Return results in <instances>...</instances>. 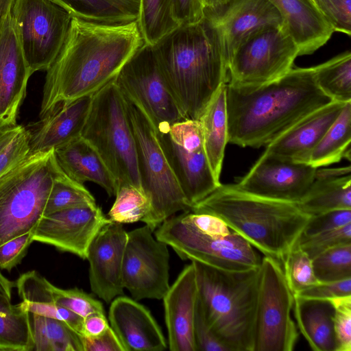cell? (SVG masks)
<instances>
[{
    "mask_svg": "<svg viewBox=\"0 0 351 351\" xmlns=\"http://www.w3.org/2000/svg\"><path fill=\"white\" fill-rule=\"evenodd\" d=\"M144 43L138 21L104 24L73 17L64 43L47 70L40 117L114 80Z\"/></svg>",
    "mask_w": 351,
    "mask_h": 351,
    "instance_id": "cell-1",
    "label": "cell"
},
{
    "mask_svg": "<svg viewBox=\"0 0 351 351\" xmlns=\"http://www.w3.org/2000/svg\"><path fill=\"white\" fill-rule=\"evenodd\" d=\"M228 143L266 146L298 121L332 101L318 87L313 67L292 68L264 84L227 82Z\"/></svg>",
    "mask_w": 351,
    "mask_h": 351,
    "instance_id": "cell-2",
    "label": "cell"
},
{
    "mask_svg": "<svg viewBox=\"0 0 351 351\" xmlns=\"http://www.w3.org/2000/svg\"><path fill=\"white\" fill-rule=\"evenodd\" d=\"M167 82L186 119L198 120L228 69L217 32L206 17L182 25L152 45Z\"/></svg>",
    "mask_w": 351,
    "mask_h": 351,
    "instance_id": "cell-3",
    "label": "cell"
},
{
    "mask_svg": "<svg viewBox=\"0 0 351 351\" xmlns=\"http://www.w3.org/2000/svg\"><path fill=\"white\" fill-rule=\"evenodd\" d=\"M190 211L219 217L265 256L281 263L297 243L310 217L297 204L258 196L235 184H222Z\"/></svg>",
    "mask_w": 351,
    "mask_h": 351,
    "instance_id": "cell-4",
    "label": "cell"
},
{
    "mask_svg": "<svg viewBox=\"0 0 351 351\" xmlns=\"http://www.w3.org/2000/svg\"><path fill=\"white\" fill-rule=\"evenodd\" d=\"M197 305L228 351H253L259 267L228 271L192 261Z\"/></svg>",
    "mask_w": 351,
    "mask_h": 351,
    "instance_id": "cell-5",
    "label": "cell"
},
{
    "mask_svg": "<svg viewBox=\"0 0 351 351\" xmlns=\"http://www.w3.org/2000/svg\"><path fill=\"white\" fill-rule=\"evenodd\" d=\"M81 136L99 153L118 186L143 190L125 99L114 80L93 94Z\"/></svg>",
    "mask_w": 351,
    "mask_h": 351,
    "instance_id": "cell-6",
    "label": "cell"
},
{
    "mask_svg": "<svg viewBox=\"0 0 351 351\" xmlns=\"http://www.w3.org/2000/svg\"><path fill=\"white\" fill-rule=\"evenodd\" d=\"M58 168L53 149L30 154L0 177V245L35 228Z\"/></svg>",
    "mask_w": 351,
    "mask_h": 351,
    "instance_id": "cell-7",
    "label": "cell"
},
{
    "mask_svg": "<svg viewBox=\"0 0 351 351\" xmlns=\"http://www.w3.org/2000/svg\"><path fill=\"white\" fill-rule=\"evenodd\" d=\"M124 97L136 143L141 184L151 205L142 221L154 231L176 213L190 211L191 208L160 147L152 122L137 104Z\"/></svg>",
    "mask_w": 351,
    "mask_h": 351,
    "instance_id": "cell-8",
    "label": "cell"
},
{
    "mask_svg": "<svg viewBox=\"0 0 351 351\" xmlns=\"http://www.w3.org/2000/svg\"><path fill=\"white\" fill-rule=\"evenodd\" d=\"M155 132L191 208L221 185L209 164L199 120L186 119L162 124L155 128Z\"/></svg>",
    "mask_w": 351,
    "mask_h": 351,
    "instance_id": "cell-9",
    "label": "cell"
},
{
    "mask_svg": "<svg viewBox=\"0 0 351 351\" xmlns=\"http://www.w3.org/2000/svg\"><path fill=\"white\" fill-rule=\"evenodd\" d=\"M154 234L184 260L228 271L256 269L261 264L262 258L256 250L239 234L232 231L226 237L206 235L184 222L180 215L164 221Z\"/></svg>",
    "mask_w": 351,
    "mask_h": 351,
    "instance_id": "cell-10",
    "label": "cell"
},
{
    "mask_svg": "<svg viewBox=\"0 0 351 351\" xmlns=\"http://www.w3.org/2000/svg\"><path fill=\"white\" fill-rule=\"evenodd\" d=\"M293 302L281 263L271 257L262 258L253 351L294 349L299 333L291 315Z\"/></svg>",
    "mask_w": 351,
    "mask_h": 351,
    "instance_id": "cell-11",
    "label": "cell"
},
{
    "mask_svg": "<svg viewBox=\"0 0 351 351\" xmlns=\"http://www.w3.org/2000/svg\"><path fill=\"white\" fill-rule=\"evenodd\" d=\"M299 56L298 48L285 23L266 25L247 37L228 63L227 82L260 84L287 74Z\"/></svg>",
    "mask_w": 351,
    "mask_h": 351,
    "instance_id": "cell-12",
    "label": "cell"
},
{
    "mask_svg": "<svg viewBox=\"0 0 351 351\" xmlns=\"http://www.w3.org/2000/svg\"><path fill=\"white\" fill-rule=\"evenodd\" d=\"M11 12L31 71H47L64 43L73 17L51 0H14Z\"/></svg>",
    "mask_w": 351,
    "mask_h": 351,
    "instance_id": "cell-13",
    "label": "cell"
},
{
    "mask_svg": "<svg viewBox=\"0 0 351 351\" xmlns=\"http://www.w3.org/2000/svg\"><path fill=\"white\" fill-rule=\"evenodd\" d=\"M114 81L122 94L143 110L154 128L186 119L167 84L152 45L145 43Z\"/></svg>",
    "mask_w": 351,
    "mask_h": 351,
    "instance_id": "cell-14",
    "label": "cell"
},
{
    "mask_svg": "<svg viewBox=\"0 0 351 351\" xmlns=\"http://www.w3.org/2000/svg\"><path fill=\"white\" fill-rule=\"evenodd\" d=\"M145 225L128 232L122 283L135 300H161L169 288L168 245Z\"/></svg>",
    "mask_w": 351,
    "mask_h": 351,
    "instance_id": "cell-15",
    "label": "cell"
},
{
    "mask_svg": "<svg viewBox=\"0 0 351 351\" xmlns=\"http://www.w3.org/2000/svg\"><path fill=\"white\" fill-rule=\"evenodd\" d=\"M316 169L263 153L235 185L258 196L298 204L312 184Z\"/></svg>",
    "mask_w": 351,
    "mask_h": 351,
    "instance_id": "cell-16",
    "label": "cell"
},
{
    "mask_svg": "<svg viewBox=\"0 0 351 351\" xmlns=\"http://www.w3.org/2000/svg\"><path fill=\"white\" fill-rule=\"evenodd\" d=\"M110 221L97 204L70 208L44 215L34 228V241L86 259L93 239Z\"/></svg>",
    "mask_w": 351,
    "mask_h": 351,
    "instance_id": "cell-17",
    "label": "cell"
},
{
    "mask_svg": "<svg viewBox=\"0 0 351 351\" xmlns=\"http://www.w3.org/2000/svg\"><path fill=\"white\" fill-rule=\"evenodd\" d=\"M29 67L10 11L0 21V124H15L25 97Z\"/></svg>",
    "mask_w": 351,
    "mask_h": 351,
    "instance_id": "cell-18",
    "label": "cell"
},
{
    "mask_svg": "<svg viewBox=\"0 0 351 351\" xmlns=\"http://www.w3.org/2000/svg\"><path fill=\"white\" fill-rule=\"evenodd\" d=\"M128 232L123 224H106L90 243L86 259L89 263L91 291L106 303L123 293L122 265Z\"/></svg>",
    "mask_w": 351,
    "mask_h": 351,
    "instance_id": "cell-19",
    "label": "cell"
},
{
    "mask_svg": "<svg viewBox=\"0 0 351 351\" xmlns=\"http://www.w3.org/2000/svg\"><path fill=\"white\" fill-rule=\"evenodd\" d=\"M204 16L217 32L228 69L233 53L247 37L266 25L283 23L280 14L269 0H235Z\"/></svg>",
    "mask_w": 351,
    "mask_h": 351,
    "instance_id": "cell-20",
    "label": "cell"
},
{
    "mask_svg": "<svg viewBox=\"0 0 351 351\" xmlns=\"http://www.w3.org/2000/svg\"><path fill=\"white\" fill-rule=\"evenodd\" d=\"M197 298L195 268L191 263L180 272L162 298L171 351H196L193 326Z\"/></svg>",
    "mask_w": 351,
    "mask_h": 351,
    "instance_id": "cell-21",
    "label": "cell"
},
{
    "mask_svg": "<svg viewBox=\"0 0 351 351\" xmlns=\"http://www.w3.org/2000/svg\"><path fill=\"white\" fill-rule=\"evenodd\" d=\"M112 328L125 351H163L167 344L149 311L137 300L119 295L108 312Z\"/></svg>",
    "mask_w": 351,
    "mask_h": 351,
    "instance_id": "cell-22",
    "label": "cell"
},
{
    "mask_svg": "<svg viewBox=\"0 0 351 351\" xmlns=\"http://www.w3.org/2000/svg\"><path fill=\"white\" fill-rule=\"evenodd\" d=\"M93 95L61 104L40 119L25 127L30 154L47 152L81 136L90 108Z\"/></svg>",
    "mask_w": 351,
    "mask_h": 351,
    "instance_id": "cell-23",
    "label": "cell"
},
{
    "mask_svg": "<svg viewBox=\"0 0 351 351\" xmlns=\"http://www.w3.org/2000/svg\"><path fill=\"white\" fill-rule=\"evenodd\" d=\"M344 105L331 101L314 110L266 145L264 153L307 164L311 152L338 117Z\"/></svg>",
    "mask_w": 351,
    "mask_h": 351,
    "instance_id": "cell-24",
    "label": "cell"
},
{
    "mask_svg": "<svg viewBox=\"0 0 351 351\" xmlns=\"http://www.w3.org/2000/svg\"><path fill=\"white\" fill-rule=\"evenodd\" d=\"M280 14L296 44L299 56L310 55L324 45L335 32L311 0H269Z\"/></svg>",
    "mask_w": 351,
    "mask_h": 351,
    "instance_id": "cell-25",
    "label": "cell"
},
{
    "mask_svg": "<svg viewBox=\"0 0 351 351\" xmlns=\"http://www.w3.org/2000/svg\"><path fill=\"white\" fill-rule=\"evenodd\" d=\"M56 162L71 179L84 184L93 182L109 196H114L117 182L97 150L82 136L53 149Z\"/></svg>",
    "mask_w": 351,
    "mask_h": 351,
    "instance_id": "cell-26",
    "label": "cell"
},
{
    "mask_svg": "<svg viewBox=\"0 0 351 351\" xmlns=\"http://www.w3.org/2000/svg\"><path fill=\"white\" fill-rule=\"evenodd\" d=\"M297 205L308 216L351 210L350 166L317 168L312 184Z\"/></svg>",
    "mask_w": 351,
    "mask_h": 351,
    "instance_id": "cell-27",
    "label": "cell"
},
{
    "mask_svg": "<svg viewBox=\"0 0 351 351\" xmlns=\"http://www.w3.org/2000/svg\"><path fill=\"white\" fill-rule=\"evenodd\" d=\"M293 310L297 327L313 350L335 351V308L329 300L294 295Z\"/></svg>",
    "mask_w": 351,
    "mask_h": 351,
    "instance_id": "cell-28",
    "label": "cell"
},
{
    "mask_svg": "<svg viewBox=\"0 0 351 351\" xmlns=\"http://www.w3.org/2000/svg\"><path fill=\"white\" fill-rule=\"evenodd\" d=\"M53 285L35 270L23 273L15 282L18 294L30 313L62 321L82 337L83 318L54 302Z\"/></svg>",
    "mask_w": 351,
    "mask_h": 351,
    "instance_id": "cell-29",
    "label": "cell"
},
{
    "mask_svg": "<svg viewBox=\"0 0 351 351\" xmlns=\"http://www.w3.org/2000/svg\"><path fill=\"white\" fill-rule=\"evenodd\" d=\"M198 120L209 164L216 179L220 181L225 148L228 143L226 84L219 88Z\"/></svg>",
    "mask_w": 351,
    "mask_h": 351,
    "instance_id": "cell-30",
    "label": "cell"
},
{
    "mask_svg": "<svg viewBox=\"0 0 351 351\" xmlns=\"http://www.w3.org/2000/svg\"><path fill=\"white\" fill-rule=\"evenodd\" d=\"M72 17L104 23L138 21L141 0H51Z\"/></svg>",
    "mask_w": 351,
    "mask_h": 351,
    "instance_id": "cell-31",
    "label": "cell"
},
{
    "mask_svg": "<svg viewBox=\"0 0 351 351\" xmlns=\"http://www.w3.org/2000/svg\"><path fill=\"white\" fill-rule=\"evenodd\" d=\"M351 102L346 103L339 115L311 152L307 164L319 168L350 160Z\"/></svg>",
    "mask_w": 351,
    "mask_h": 351,
    "instance_id": "cell-32",
    "label": "cell"
},
{
    "mask_svg": "<svg viewBox=\"0 0 351 351\" xmlns=\"http://www.w3.org/2000/svg\"><path fill=\"white\" fill-rule=\"evenodd\" d=\"M10 301L0 293V350L32 351L30 313L23 301Z\"/></svg>",
    "mask_w": 351,
    "mask_h": 351,
    "instance_id": "cell-33",
    "label": "cell"
},
{
    "mask_svg": "<svg viewBox=\"0 0 351 351\" xmlns=\"http://www.w3.org/2000/svg\"><path fill=\"white\" fill-rule=\"evenodd\" d=\"M30 323L32 351H84L82 337L66 323L34 313Z\"/></svg>",
    "mask_w": 351,
    "mask_h": 351,
    "instance_id": "cell-34",
    "label": "cell"
},
{
    "mask_svg": "<svg viewBox=\"0 0 351 351\" xmlns=\"http://www.w3.org/2000/svg\"><path fill=\"white\" fill-rule=\"evenodd\" d=\"M319 89L332 101L351 102V52L344 51L313 67Z\"/></svg>",
    "mask_w": 351,
    "mask_h": 351,
    "instance_id": "cell-35",
    "label": "cell"
},
{
    "mask_svg": "<svg viewBox=\"0 0 351 351\" xmlns=\"http://www.w3.org/2000/svg\"><path fill=\"white\" fill-rule=\"evenodd\" d=\"M138 23L145 43L151 45L179 26L173 17L171 0H141Z\"/></svg>",
    "mask_w": 351,
    "mask_h": 351,
    "instance_id": "cell-36",
    "label": "cell"
},
{
    "mask_svg": "<svg viewBox=\"0 0 351 351\" xmlns=\"http://www.w3.org/2000/svg\"><path fill=\"white\" fill-rule=\"evenodd\" d=\"M96 204L94 197L84 184L69 178L59 167L53 181L44 215L77 206Z\"/></svg>",
    "mask_w": 351,
    "mask_h": 351,
    "instance_id": "cell-37",
    "label": "cell"
},
{
    "mask_svg": "<svg viewBox=\"0 0 351 351\" xmlns=\"http://www.w3.org/2000/svg\"><path fill=\"white\" fill-rule=\"evenodd\" d=\"M115 200L108 212V219L124 224L143 221L150 210V202L144 191L132 184L117 187Z\"/></svg>",
    "mask_w": 351,
    "mask_h": 351,
    "instance_id": "cell-38",
    "label": "cell"
},
{
    "mask_svg": "<svg viewBox=\"0 0 351 351\" xmlns=\"http://www.w3.org/2000/svg\"><path fill=\"white\" fill-rule=\"evenodd\" d=\"M29 143L25 126L0 124V177L30 154Z\"/></svg>",
    "mask_w": 351,
    "mask_h": 351,
    "instance_id": "cell-39",
    "label": "cell"
},
{
    "mask_svg": "<svg viewBox=\"0 0 351 351\" xmlns=\"http://www.w3.org/2000/svg\"><path fill=\"white\" fill-rule=\"evenodd\" d=\"M312 263L319 282H333L351 278V243L325 251L313 258Z\"/></svg>",
    "mask_w": 351,
    "mask_h": 351,
    "instance_id": "cell-40",
    "label": "cell"
},
{
    "mask_svg": "<svg viewBox=\"0 0 351 351\" xmlns=\"http://www.w3.org/2000/svg\"><path fill=\"white\" fill-rule=\"evenodd\" d=\"M281 264L286 281L293 295L319 282L314 273L312 259L298 243L287 253Z\"/></svg>",
    "mask_w": 351,
    "mask_h": 351,
    "instance_id": "cell-41",
    "label": "cell"
},
{
    "mask_svg": "<svg viewBox=\"0 0 351 351\" xmlns=\"http://www.w3.org/2000/svg\"><path fill=\"white\" fill-rule=\"evenodd\" d=\"M54 302L83 319L95 313H104L102 303L77 288L69 289L52 287Z\"/></svg>",
    "mask_w": 351,
    "mask_h": 351,
    "instance_id": "cell-42",
    "label": "cell"
},
{
    "mask_svg": "<svg viewBox=\"0 0 351 351\" xmlns=\"http://www.w3.org/2000/svg\"><path fill=\"white\" fill-rule=\"evenodd\" d=\"M299 246L313 259L337 245L351 243V223L311 237H300Z\"/></svg>",
    "mask_w": 351,
    "mask_h": 351,
    "instance_id": "cell-43",
    "label": "cell"
},
{
    "mask_svg": "<svg viewBox=\"0 0 351 351\" xmlns=\"http://www.w3.org/2000/svg\"><path fill=\"white\" fill-rule=\"evenodd\" d=\"M329 301L335 308L332 321L335 351H351V295Z\"/></svg>",
    "mask_w": 351,
    "mask_h": 351,
    "instance_id": "cell-44",
    "label": "cell"
},
{
    "mask_svg": "<svg viewBox=\"0 0 351 351\" xmlns=\"http://www.w3.org/2000/svg\"><path fill=\"white\" fill-rule=\"evenodd\" d=\"M335 32L351 34V0H311Z\"/></svg>",
    "mask_w": 351,
    "mask_h": 351,
    "instance_id": "cell-45",
    "label": "cell"
},
{
    "mask_svg": "<svg viewBox=\"0 0 351 351\" xmlns=\"http://www.w3.org/2000/svg\"><path fill=\"white\" fill-rule=\"evenodd\" d=\"M351 223V210H335L310 216L301 237H308Z\"/></svg>",
    "mask_w": 351,
    "mask_h": 351,
    "instance_id": "cell-46",
    "label": "cell"
},
{
    "mask_svg": "<svg viewBox=\"0 0 351 351\" xmlns=\"http://www.w3.org/2000/svg\"><path fill=\"white\" fill-rule=\"evenodd\" d=\"M34 229L0 245V268L11 271L19 264L34 242Z\"/></svg>",
    "mask_w": 351,
    "mask_h": 351,
    "instance_id": "cell-47",
    "label": "cell"
},
{
    "mask_svg": "<svg viewBox=\"0 0 351 351\" xmlns=\"http://www.w3.org/2000/svg\"><path fill=\"white\" fill-rule=\"evenodd\" d=\"M179 215L184 222L206 235L226 237L232 232L223 220L214 215L187 211Z\"/></svg>",
    "mask_w": 351,
    "mask_h": 351,
    "instance_id": "cell-48",
    "label": "cell"
},
{
    "mask_svg": "<svg viewBox=\"0 0 351 351\" xmlns=\"http://www.w3.org/2000/svg\"><path fill=\"white\" fill-rule=\"evenodd\" d=\"M294 295L304 298L326 300L351 295V278L333 282H319L314 286Z\"/></svg>",
    "mask_w": 351,
    "mask_h": 351,
    "instance_id": "cell-49",
    "label": "cell"
},
{
    "mask_svg": "<svg viewBox=\"0 0 351 351\" xmlns=\"http://www.w3.org/2000/svg\"><path fill=\"white\" fill-rule=\"evenodd\" d=\"M193 336L196 351H228L206 324L197 303Z\"/></svg>",
    "mask_w": 351,
    "mask_h": 351,
    "instance_id": "cell-50",
    "label": "cell"
},
{
    "mask_svg": "<svg viewBox=\"0 0 351 351\" xmlns=\"http://www.w3.org/2000/svg\"><path fill=\"white\" fill-rule=\"evenodd\" d=\"M171 10L179 26L197 23L204 17L202 0H171Z\"/></svg>",
    "mask_w": 351,
    "mask_h": 351,
    "instance_id": "cell-51",
    "label": "cell"
},
{
    "mask_svg": "<svg viewBox=\"0 0 351 351\" xmlns=\"http://www.w3.org/2000/svg\"><path fill=\"white\" fill-rule=\"evenodd\" d=\"M82 342L84 351H125L110 326L104 332L97 337H82Z\"/></svg>",
    "mask_w": 351,
    "mask_h": 351,
    "instance_id": "cell-52",
    "label": "cell"
},
{
    "mask_svg": "<svg viewBox=\"0 0 351 351\" xmlns=\"http://www.w3.org/2000/svg\"><path fill=\"white\" fill-rule=\"evenodd\" d=\"M105 313H95L83 319L82 337L92 338L104 332L108 328Z\"/></svg>",
    "mask_w": 351,
    "mask_h": 351,
    "instance_id": "cell-53",
    "label": "cell"
},
{
    "mask_svg": "<svg viewBox=\"0 0 351 351\" xmlns=\"http://www.w3.org/2000/svg\"><path fill=\"white\" fill-rule=\"evenodd\" d=\"M204 14L217 12L235 0H202Z\"/></svg>",
    "mask_w": 351,
    "mask_h": 351,
    "instance_id": "cell-54",
    "label": "cell"
},
{
    "mask_svg": "<svg viewBox=\"0 0 351 351\" xmlns=\"http://www.w3.org/2000/svg\"><path fill=\"white\" fill-rule=\"evenodd\" d=\"M14 287H15V282L9 280L0 271V293L11 300Z\"/></svg>",
    "mask_w": 351,
    "mask_h": 351,
    "instance_id": "cell-55",
    "label": "cell"
},
{
    "mask_svg": "<svg viewBox=\"0 0 351 351\" xmlns=\"http://www.w3.org/2000/svg\"><path fill=\"white\" fill-rule=\"evenodd\" d=\"M14 0H0V21L11 11Z\"/></svg>",
    "mask_w": 351,
    "mask_h": 351,
    "instance_id": "cell-56",
    "label": "cell"
}]
</instances>
